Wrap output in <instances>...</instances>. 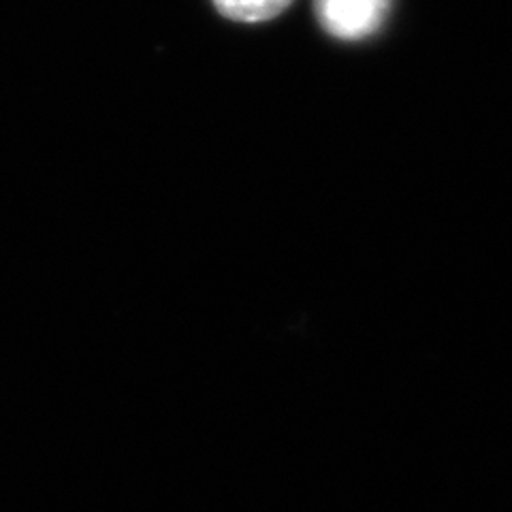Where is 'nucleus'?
<instances>
[{
  "instance_id": "nucleus-2",
  "label": "nucleus",
  "mask_w": 512,
  "mask_h": 512,
  "mask_svg": "<svg viewBox=\"0 0 512 512\" xmlns=\"http://www.w3.org/2000/svg\"><path fill=\"white\" fill-rule=\"evenodd\" d=\"M216 11L231 22L259 24L282 15L293 0H212Z\"/></svg>"
},
{
  "instance_id": "nucleus-1",
  "label": "nucleus",
  "mask_w": 512,
  "mask_h": 512,
  "mask_svg": "<svg viewBox=\"0 0 512 512\" xmlns=\"http://www.w3.org/2000/svg\"><path fill=\"white\" fill-rule=\"evenodd\" d=\"M393 0H314L318 24L340 41H361L376 35L387 20Z\"/></svg>"
}]
</instances>
